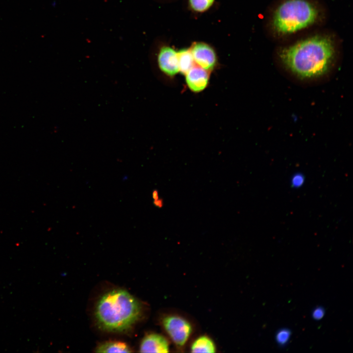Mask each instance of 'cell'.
<instances>
[{
    "instance_id": "cell-1",
    "label": "cell",
    "mask_w": 353,
    "mask_h": 353,
    "mask_svg": "<svg viewBox=\"0 0 353 353\" xmlns=\"http://www.w3.org/2000/svg\"><path fill=\"white\" fill-rule=\"evenodd\" d=\"M278 54L283 65L294 75L303 79H312L329 72L335 50L329 38L315 36L282 49Z\"/></svg>"
},
{
    "instance_id": "cell-13",
    "label": "cell",
    "mask_w": 353,
    "mask_h": 353,
    "mask_svg": "<svg viewBox=\"0 0 353 353\" xmlns=\"http://www.w3.org/2000/svg\"><path fill=\"white\" fill-rule=\"evenodd\" d=\"M291 335L290 329L282 328L277 331L276 334V341L278 345L283 346L286 345L289 342Z\"/></svg>"
},
{
    "instance_id": "cell-15",
    "label": "cell",
    "mask_w": 353,
    "mask_h": 353,
    "mask_svg": "<svg viewBox=\"0 0 353 353\" xmlns=\"http://www.w3.org/2000/svg\"><path fill=\"white\" fill-rule=\"evenodd\" d=\"M325 314V309L322 306H317L313 310L312 316L314 319L316 320H320L323 318Z\"/></svg>"
},
{
    "instance_id": "cell-14",
    "label": "cell",
    "mask_w": 353,
    "mask_h": 353,
    "mask_svg": "<svg viewBox=\"0 0 353 353\" xmlns=\"http://www.w3.org/2000/svg\"><path fill=\"white\" fill-rule=\"evenodd\" d=\"M304 181V176L300 173L295 174L292 177L291 184L295 188H298L302 186Z\"/></svg>"
},
{
    "instance_id": "cell-10",
    "label": "cell",
    "mask_w": 353,
    "mask_h": 353,
    "mask_svg": "<svg viewBox=\"0 0 353 353\" xmlns=\"http://www.w3.org/2000/svg\"><path fill=\"white\" fill-rule=\"evenodd\" d=\"M131 348L125 342L108 341L101 343L97 346V353H131Z\"/></svg>"
},
{
    "instance_id": "cell-7",
    "label": "cell",
    "mask_w": 353,
    "mask_h": 353,
    "mask_svg": "<svg viewBox=\"0 0 353 353\" xmlns=\"http://www.w3.org/2000/svg\"><path fill=\"white\" fill-rule=\"evenodd\" d=\"M171 342L165 334L151 332L145 334L140 346V353H167L171 351Z\"/></svg>"
},
{
    "instance_id": "cell-17",
    "label": "cell",
    "mask_w": 353,
    "mask_h": 353,
    "mask_svg": "<svg viewBox=\"0 0 353 353\" xmlns=\"http://www.w3.org/2000/svg\"><path fill=\"white\" fill-rule=\"evenodd\" d=\"M152 198L154 200L159 199V196L157 191L154 190L152 192Z\"/></svg>"
},
{
    "instance_id": "cell-2",
    "label": "cell",
    "mask_w": 353,
    "mask_h": 353,
    "mask_svg": "<svg viewBox=\"0 0 353 353\" xmlns=\"http://www.w3.org/2000/svg\"><path fill=\"white\" fill-rule=\"evenodd\" d=\"M141 303L126 290L115 288L100 296L96 305L95 316L98 325L109 332H124L141 318Z\"/></svg>"
},
{
    "instance_id": "cell-8",
    "label": "cell",
    "mask_w": 353,
    "mask_h": 353,
    "mask_svg": "<svg viewBox=\"0 0 353 353\" xmlns=\"http://www.w3.org/2000/svg\"><path fill=\"white\" fill-rule=\"evenodd\" d=\"M211 74L195 65L184 76L188 89L194 93L204 91L208 86Z\"/></svg>"
},
{
    "instance_id": "cell-6",
    "label": "cell",
    "mask_w": 353,
    "mask_h": 353,
    "mask_svg": "<svg viewBox=\"0 0 353 353\" xmlns=\"http://www.w3.org/2000/svg\"><path fill=\"white\" fill-rule=\"evenodd\" d=\"M196 65L211 74L219 66L217 53L213 47L202 42L193 43L189 48Z\"/></svg>"
},
{
    "instance_id": "cell-16",
    "label": "cell",
    "mask_w": 353,
    "mask_h": 353,
    "mask_svg": "<svg viewBox=\"0 0 353 353\" xmlns=\"http://www.w3.org/2000/svg\"><path fill=\"white\" fill-rule=\"evenodd\" d=\"M153 203L154 205H155L157 207H162L163 205L162 201L159 199L154 200Z\"/></svg>"
},
{
    "instance_id": "cell-11",
    "label": "cell",
    "mask_w": 353,
    "mask_h": 353,
    "mask_svg": "<svg viewBox=\"0 0 353 353\" xmlns=\"http://www.w3.org/2000/svg\"><path fill=\"white\" fill-rule=\"evenodd\" d=\"M179 73L184 75L195 65L190 49L184 48L177 51Z\"/></svg>"
},
{
    "instance_id": "cell-3",
    "label": "cell",
    "mask_w": 353,
    "mask_h": 353,
    "mask_svg": "<svg viewBox=\"0 0 353 353\" xmlns=\"http://www.w3.org/2000/svg\"><path fill=\"white\" fill-rule=\"evenodd\" d=\"M318 14L316 7L307 0H287L276 10L273 26L279 33H292L313 24Z\"/></svg>"
},
{
    "instance_id": "cell-9",
    "label": "cell",
    "mask_w": 353,
    "mask_h": 353,
    "mask_svg": "<svg viewBox=\"0 0 353 353\" xmlns=\"http://www.w3.org/2000/svg\"><path fill=\"white\" fill-rule=\"evenodd\" d=\"M191 353H215L217 347L213 339L206 334L196 335L190 341L188 349Z\"/></svg>"
},
{
    "instance_id": "cell-4",
    "label": "cell",
    "mask_w": 353,
    "mask_h": 353,
    "mask_svg": "<svg viewBox=\"0 0 353 353\" xmlns=\"http://www.w3.org/2000/svg\"><path fill=\"white\" fill-rule=\"evenodd\" d=\"M158 322L164 334L177 352H184L197 335L196 322L180 311L166 310L160 315Z\"/></svg>"
},
{
    "instance_id": "cell-12",
    "label": "cell",
    "mask_w": 353,
    "mask_h": 353,
    "mask_svg": "<svg viewBox=\"0 0 353 353\" xmlns=\"http://www.w3.org/2000/svg\"><path fill=\"white\" fill-rule=\"evenodd\" d=\"M215 0H188L189 5L195 12L202 13L209 9Z\"/></svg>"
},
{
    "instance_id": "cell-5",
    "label": "cell",
    "mask_w": 353,
    "mask_h": 353,
    "mask_svg": "<svg viewBox=\"0 0 353 353\" xmlns=\"http://www.w3.org/2000/svg\"><path fill=\"white\" fill-rule=\"evenodd\" d=\"M156 66L161 76L173 81L179 73L177 51L169 46H163L156 55Z\"/></svg>"
}]
</instances>
